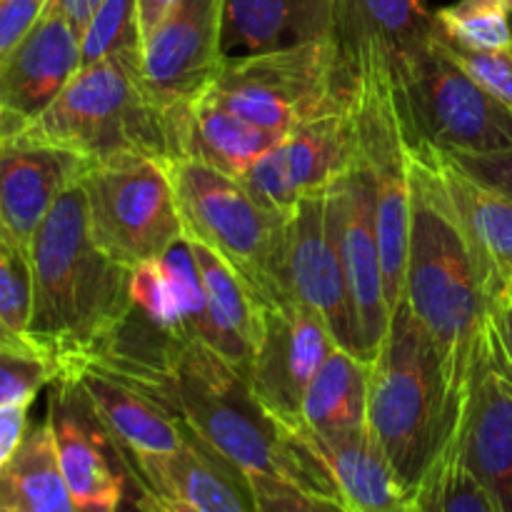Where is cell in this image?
<instances>
[{"instance_id": "obj_35", "label": "cell", "mask_w": 512, "mask_h": 512, "mask_svg": "<svg viewBox=\"0 0 512 512\" xmlns=\"http://www.w3.org/2000/svg\"><path fill=\"white\" fill-rule=\"evenodd\" d=\"M248 478L258 500V512H350L343 500L333 495L313 493L273 475L255 473Z\"/></svg>"}, {"instance_id": "obj_16", "label": "cell", "mask_w": 512, "mask_h": 512, "mask_svg": "<svg viewBox=\"0 0 512 512\" xmlns=\"http://www.w3.org/2000/svg\"><path fill=\"white\" fill-rule=\"evenodd\" d=\"M458 453L498 512H512V378L493 328L475 360L458 430Z\"/></svg>"}, {"instance_id": "obj_3", "label": "cell", "mask_w": 512, "mask_h": 512, "mask_svg": "<svg viewBox=\"0 0 512 512\" xmlns=\"http://www.w3.org/2000/svg\"><path fill=\"white\" fill-rule=\"evenodd\" d=\"M33 298L25 340L55 365L88 360L130 313V275L90 235L83 185L60 195L30 243Z\"/></svg>"}, {"instance_id": "obj_47", "label": "cell", "mask_w": 512, "mask_h": 512, "mask_svg": "<svg viewBox=\"0 0 512 512\" xmlns=\"http://www.w3.org/2000/svg\"><path fill=\"white\" fill-rule=\"evenodd\" d=\"M413 512H423V510H418V508H415V510H413Z\"/></svg>"}, {"instance_id": "obj_46", "label": "cell", "mask_w": 512, "mask_h": 512, "mask_svg": "<svg viewBox=\"0 0 512 512\" xmlns=\"http://www.w3.org/2000/svg\"><path fill=\"white\" fill-rule=\"evenodd\" d=\"M510 15H512V0H510Z\"/></svg>"}, {"instance_id": "obj_44", "label": "cell", "mask_w": 512, "mask_h": 512, "mask_svg": "<svg viewBox=\"0 0 512 512\" xmlns=\"http://www.w3.org/2000/svg\"><path fill=\"white\" fill-rule=\"evenodd\" d=\"M25 128H28V123H25L23 118H18V115L3 103V95H0V140L15 138V135L23 133Z\"/></svg>"}, {"instance_id": "obj_5", "label": "cell", "mask_w": 512, "mask_h": 512, "mask_svg": "<svg viewBox=\"0 0 512 512\" xmlns=\"http://www.w3.org/2000/svg\"><path fill=\"white\" fill-rule=\"evenodd\" d=\"M183 113L165 108L148 88L143 53H123L83 65L23 133L73 150L90 165L128 155L170 165L183 158Z\"/></svg>"}, {"instance_id": "obj_29", "label": "cell", "mask_w": 512, "mask_h": 512, "mask_svg": "<svg viewBox=\"0 0 512 512\" xmlns=\"http://www.w3.org/2000/svg\"><path fill=\"white\" fill-rule=\"evenodd\" d=\"M370 363L343 348L325 358L303 398L298 425L313 433H345L368 425Z\"/></svg>"}, {"instance_id": "obj_45", "label": "cell", "mask_w": 512, "mask_h": 512, "mask_svg": "<svg viewBox=\"0 0 512 512\" xmlns=\"http://www.w3.org/2000/svg\"><path fill=\"white\" fill-rule=\"evenodd\" d=\"M0 345H20V348H30V345L25 343V340L15 338V335L10 333L8 328H5V323H3V320H0Z\"/></svg>"}, {"instance_id": "obj_13", "label": "cell", "mask_w": 512, "mask_h": 512, "mask_svg": "<svg viewBox=\"0 0 512 512\" xmlns=\"http://www.w3.org/2000/svg\"><path fill=\"white\" fill-rule=\"evenodd\" d=\"M355 160L358 133L350 103L285 133L240 180L260 203L288 213L300 200L328 190Z\"/></svg>"}, {"instance_id": "obj_23", "label": "cell", "mask_w": 512, "mask_h": 512, "mask_svg": "<svg viewBox=\"0 0 512 512\" xmlns=\"http://www.w3.org/2000/svg\"><path fill=\"white\" fill-rule=\"evenodd\" d=\"M438 35V20L425 0H335L338 48H375L393 75L425 53Z\"/></svg>"}, {"instance_id": "obj_9", "label": "cell", "mask_w": 512, "mask_h": 512, "mask_svg": "<svg viewBox=\"0 0 512 512\" xmlns=\"http://www.w3.org/2000/svg\"><path fill=\"white\" fill-rule=\"evenodd\" d=\"M393 83L408 143L443 153H512V115L453 58L443 35Z\"/></svg>"}, {"instance_id": "obj_15", "label": "cell", "mask_w": 512, "mask_h": 512, "mask_svg": "<svg viewBox=\"0 0 512 512\" xmlns=\"http://www.w3.org/2000/svg\"><path fill=\"white\" fill-rule=\"evenodd\" d=\"M223 0H178L143 45V78L165 108L183 113L218 73Z\"/></svg>"}, {"instance_id": "obj_22", "label": "cell", "mask_w": 512, "mask_h": 512, "mask_svg": "<svg viewBox=\"0 0 512 512\" xmlns=\"http://www.w3.org/2000/svg\"><path fill=\"white\" fill-rule=\"evenodd\" d=\"M203 283V320L198 338L248 380L263 323V300L220 255L185 240Z\"/></svg>"}, {"instance_id": "obj_37", "label": "cell", "mask_w": 512, "mask_h": 512, "mask_svg": "<svg viewBox=\"0 0 512 512\" xmlns=\"http://www.w3.org/2000/svg\"><path fill=\"white\" fill-rule=\"evenodd\" d=\"M50 0H0V60L30 33Z\"/></svg>"}, {"instance_id": "obj_32", "label": "cell", "mask_w": 512, "mask_h": 512, "mask_svg": "<svg viewBox=\"0 0 512 512\" xmlns=\"http://www.w3.org/2000/svg\"><path fill=\"white\" fill-rule=\"evenodd\" d=\"M83 65L123 53H143L135 0H103L80 33Z\"/></svg>"}, {"instance_id": "obj_40", "label": "cell", "mask_w": 512, "mask_h": 512, "mask_svg": "<svg viewBox=\"0 0 512 512\" xmlns=\"http://www.w3.org/2000/svg\"><path fill=\"white\" fill-rule=\"evenodd\" d=\"M490 328H493L495 345L503 358L505 370L512 378V288L510 283L500 290L490 303Z\"/></svg>"}, {"instance_id": "obj_7", "label": "cell", "mask_w": 512, "mask_h": 512, "mask_svg": "<svg viewBox=\"0 0 512 512\" xmlns=\"http://www.w3.org/2000/svg\"><path fill=\"white\" fill-rule=\"evenodd\" d=\"M355 95V133H358V163L373 183L375 225H378L380 255L385 270V293L390 310L403 303L405 258L410 230V165L408 138L400 118L395 83L388 63L375 48L340 50Z\"/></svg>"}, {"instance_id": "obj_20", "label": "cell", "mask_w": 512, "mask_h": 512, "mask_svg": "<svg viewBox=\"0 0 512 512\" xmlns=\"http://www.w3.org/2000/svg\"><path fill=\"white\" fill-rule=\"evenodd\" d=\"M130 458L143 488L153 493L183 500L200 512H258L248 473L188 428L185 443L173 453Z\"/></svg>"}, {"instance_id": "obj_18", "label": "cell", "mask_w": 512, "mask_h": 512, "mask_svg": "<svg viewBox=\"0 0 512 512\" xmlns=\"http://www.w3.org/2000/svg\"><path fill=\"white\" fill-rule=\"evenodd\" d=\"M88 168V160L73 150L25 133L0 140V228L30 253L33 235L53 205Z\"/></svg>"}, {"instance_id": "obj_1", "label": "cell", "mask_w": 512, "mask_h": 512, "mask_svg": "<svg viewBox=\"0 0 512 512\" xmlns=\"http://www.w3.org/2000/svg\"><path fill=\"white\" fill-rule=\"evenodd\" d=\"M80 365H95L138 388L248 475H273L338 498L325 465L200 338L115 340Z\"/></svg>"}, {"instance_id": "obj_11", "label": "cell", "mask_w": 512, "mask_h": 512, "mask_svg": "<svg viewBox=\"0 0 512 512\" xmlns=\"http://www.w3.org/2000/svg\"><path fill=\"white\" fill-rule=\"evenodd\" d=\"M335 183L323 193L300 200L285 215L275 258V290L278 300H298L323 315L335 343L360 358L353 300L340 248Z\"/></svg>"}, {"instance_id": "obj_21", "label": "cell", "mask_w": 512, "mask_h": 512, "mask_svg": "<svg viewBox=\"0 0 512 512\" xmlns=\"http://www.w3.org/2000/svg\"><path fill=\"white\" fill-rule=\"evenodd\" d=\"M288 430L325 465L338 498L350 512L415 510L368 425L345 433H313L303 425Z\"/></svg>"}, {"instance_id": "obj_14", "label": "cell", "mask_w": 512, "mask_h": 512, "mask_svg": "<svg viewBox=\"0 0 512 512\" xmlns=\"http://www.w3.org/2000/svg\"><path fill=\"white\" fill-rule=\"evenodd\" d=\"M335 348L340 345L328 323L313 308L288 298L263 303L248 385L270 415L285 428H293L300 420L310 380Z\"/></svg>"}, {"instance_id": "obj_30", "label": "cell", "mask_w": 512, "mask_h": 512, "mask_svg": "<svg viewBox=\"0 0 512 512\" xmlns=\"http://www.w3.org/2000/svg\"><path fill=\"white\" fill-rule=\"evenodd\" d=\"M438 30L453 48L473 53L512 50L510 0H455L435 10Z\"/></svg>"}, {"instance_id": "obj_31", "label": "cell", "mask_w": 512, "mask_h": 512, "mask_svg": "<svg viewBox=\"0 0 512 512\" xmlns=\"http://www.w3.org/2000/svg\"><path fill=\"white\" fill-rule=\"evenodd\" d=\"M415 508L423 512H498L483 485L465 468L458 453V438L425 480Z\"/></svg>"}, {"instance_id": "obj_17", "label": "cell", "mask_w": 512, "mask_h": 512, "mask_svg": "<svg viewBox=\"0 0 512 512\" xmlns=\"http://www.w3.org/2000/svg\"><path fill=\"white\" fill-rule=\"evenodd\" d=\"M335 190H338L340 248H343L345 278H348L350 300H353L360 360L373 363L393 318L388 293H385L373 183L363 165L355 160L353 168L340 175Z\"/></svg>"}, {"instance_id": "obj_42", "label": "cell", "mask_w": 512, "mask_h": 512, "mask_svg": "<svg viewBox=\"0 0 512 512\" xmlns=\"http://www.w3.org/2000/svg\"><path fill=\"white\" fill-rule=\"evenodd\" d=\"M135 512H200V510H195L193 505L183 503V500L165 498V495L143 488L138 503H135Z\"/></svg>"}, {"instance_id": "obj_43", "label": "cell", "mask_w": 512, "mask_h": 512, "mask_svg": "<svg viewBox=\"0 0 512 512\" xmlns=\"http://www.w3.org/2000/svg\"><path fill=\"white\" fill-rule=\"evenodd\" d=\"M100 3H103V0H50V5H53L55 10H60V13H63L65 18L80 30V33H83L90 15L95 13V8H98Z\"/></svg>"}, {"instance_id": "obj_24", "label": "cell", "mask_w": 512, "mask_h": 512, "mask_svg": "<svg viewBox=\"0 0 512 512\" xmlns=\"http://www.w3.org/2000/svg\"><path fill=\"white\" fill-rule=\"evenodd\" d=\"M335 0H223L220 48L255 55L333 38Z\"/></svg>"}, {"instance_id": "obj_2", "label": "cell", "mask_w": 512, "mask_h": 512, "mask_svg": "<svg viewBox=\"0 0 512 512\" xmlns=\"http://www.w3.org/2000/svg\"><path fill=\"white\" fill-rule=\"evenodd\" d=\"M410 230L403 300L440 348L450 383L468 395L490 335V303L505 288L470 240L428 145L408 143Z\"/></svg>"}, {"instance_id": "obj_41", "label": "cell", "mask_w": 512, "mask_h": 512, "mask_svg": "<svg viewBox=\"0 0 512 512\" xmlns=\"http://www.w3.org/2000/svg\"><path fill=\"white\" fill-rule=\"evenodd\" d=\"M178 0H135V8H138V30H140V40H145L153 35V30L168 18L170 10L175 8Z\"/></svg>"}, {"instance_id": "obj_33", "label": "cell", "mask_w": 512, "mask_h": 512, "mask_svg": "<svg viewBox=\"0 0 512 512\" xmlns=\"http://www.w3.org/2000/svg\"><path fill=\"white\" fill-rule=\"evenodd\" d=\"M33 298L30 253L0 228V320L15 338L25 340ZM28 343V340H25Z\"/></svg>"}, {"instance_id": "obj_26", "label": "cell", "mask_w": 512, "mask_h": 512, "mask_svg": "<svg viewBox=\"0 0 512 512\" xmlns=\"http://www.w3.org/2000/svg\"><path fill=\"white\" fill-rule=\"evenodd\" d=\"M428 150L480 258L500 285H508L512 280V198L475 180L443 150L430 145Z\"/></svg>"}, {"instance_id": "obj_8", "label": "cell", "mask_w": 512, "mask_h": 512, "mask_svg": "<svg viewBox=\"0 0 512 512\" xmlns=\"http://www.w3.org/2000/svg\"><path fill=\"white\" fill-rule=\"evenodd\" d=\"M185 240L205 245L225 260L263 303H275L283 210L260 203L240 178L195 158L170 163Z\"/></svg>"}, {"instance_id": "obj_34", "label": "cell", "mask_w": 512, "mask_h": 512, "mask_svg": "<svg viewBox=\"0 0 512 512\" xmlns=\"http://www.w3.org/2000/svg\"><path fill=\"white\" fill-rule=\"evenodd\" d=\"M58 378L48 358L33 348L0 345V408L15 403H33L35 395Z\"/></svg>"}, {"instance_id": "obj_12", "label": "cell", "mask_w": 512, "mask_h": 512, "mask_svg": "<svg viewBox=\"0 0 512 512\" xmlns=\"http://www.w3.org/2000/svg\"><path fill=\"white\" fill-rule=\"evenodd\" d=\"M45 418L78 512H135L143 483L133 458L105 430L73 375H58L50 383Z\"/></svg>"}, {"instance_id": "obj_4", "label": "cell", "mask_w": 512, "mask_h": 512, "mask_svg": "<svg viewBox=\"0 0 512 512\" xmlns=\"http://www.w3.org/2000/svg\"><path fill=\"white\" fill-rule=\"evenodd\" d=\"M463 408L443 353L403 300L370 363L368 430L413 503L458 438Z\"/></svg>"}, {"instance_id": "obj_48", "label": "cell", "mask_w": 512, "mask_h": 512, "mask_svg": "<svg viewBox=\"0 0 512 512\" xmlns=\"http://www.w3.org/2000/svg\"><path fill=\"white\" fill-rule=\"evenodd\" d=\"M510 288H512V280H510Z\"/></svg>"}, {"instance_id": "obj_10", "label": "cell", "mask_w": 512, "mask_h": 512, "mask_svg": "<svg viewBox=\"0 0 512 512\" xmlns=\"http://www.w3.org/2000/svg\"><path fill=\"white\" fill-rule=\"evenodd\" d=\"M90 235L125 268L163 260L185 240L170 165L155 158L95 163L80 178Z\"/></svg>"}, {"instance_id": "obj_36", "label": "cell", "mask_w": 512, "mask_h": 512, "mask_svg": "<svg viewBox=\"0 0 512 512\" xmlns=\"http://www.w3.org/2000/svg\"><path fill=\"white\" fill-rule=\"evenodd\" d=\"M453 58L512 115V50L473 53L448 45Z\"/></svg>"}, {"instance_id": "obj_6", "label": "cell", "mask_w": 512, "mask_h": 512, "mask_svg": "<svg viewBox=\"0 0 512 512\" xmlns=\"http://www.w3.org/2000/svg\"><path fill=\"white\" fill-rule=\"evenodd\" d=\"M353 75L335 38L223 58L200 95L280 135L353 103Z\"/></svg>"}, {"instance_id": "obj_19", "label": "cell", "mask_w": 512, "mask_h": 512, "mask_svg": "<svg viewBox=\"0 0 512 512\" xmlns=\"http://www.w3.org/2000/svg\"><path fill=\"white\" fill-rule=\"evenodd\" d=\"M80 68V30L48 3L30 33L0 60L3 103L30 125L68 88Z\"/></svg>"}, {"instance_id": "obj_27", "label": "cell", "mask_w": 512, "mask_h": 512, "mask_svg": "<svg viewBox=\"0 0 512 512\" xmlns=\"http://www.w3.org/2000/svg\"><path fill=\"white\" fill-rule=\"evenodd\" d=\"M278 140L280 135L230 113L208 95H198L183 113V158L213 165L233 178H243Z\"/></svg>"}, {"instance_id": "obj_38", "label": "cell", "mask_w": 512, "mask_h": 512, "mask_svg": "<svg viewBox=\"0 0 512 512\" xmlns=\"http://www.w3.org/2000/svg\"><path fill=\"white\" fill-rule=\"evenodd\" d=\"M438 150V148H435ZM455 165L473 175L475 180L485 183L488 188L512 198V153L495 155H468V153H445Z\"/></svg>"}, {"instance_id": "obj_28", "label": "cell", "mask_w": 512, "mask_h": 512, "mask_svg": "<svg viewBox=\"0 0 512 512\" xmlns=\"http://www.w3.org/2000/svg\"><path fill=\"white\" fill-rule=\"evenodd\" d=\"M0 512H78L48 418L30 425L18 453L0 470Z\"/></svg>"}, {"instance_id": "obj_25", "label": "cell", "mask_w": 512, "mask_h": 512, "mask_svg": "<svg viewBox=\"0 0 512 512\" xmlns=\"http://www.w3.org/2000/svg\"><path fill=\"white\" fill-rule=\"evenodd\" d=\"M60 375L78 380L100 423L130 455L173 453L185 443V425L173 413L115 375L95 365H78Z\"/></svg>"}, {"instance_id": "obj_39", "label": "cell", "mask_w": 512, "mask_h": 512, "mask_svg": "<svg viewBox=\"0 0 512 512\" xmlns=\"http://www.w3.org/2000/svg\"><path fill=\"white\" fill-rule=\"evenodd\" d=\"M30 405L33 403H15L0 408V470L13 460V455L18 453L25 435H28Z\"/></svg>"}]
</instances>
